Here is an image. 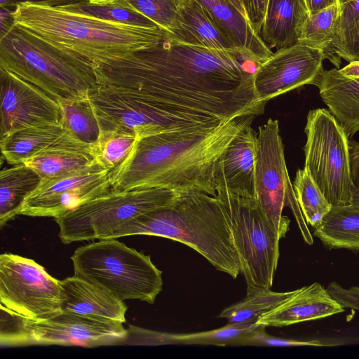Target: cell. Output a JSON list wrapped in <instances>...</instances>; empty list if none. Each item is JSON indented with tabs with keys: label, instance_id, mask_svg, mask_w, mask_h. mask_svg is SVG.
<instances>
[{
	"label": "cell",
	"instance_id": "6da1fadb",
	"mask_svg": "<svg viewBox=\"0 0 359 359\" xmlns=\"http://www.w3.org/2000/svg\"><path fill=\"white\" fill-rule=\"evenodd\" d=\"M259 66L244 49L210 48L165 32L158 45L94 68L97 84L149 105L168 132L262 114L266 102L254 87Z\"/></svg>",
	"mask_w": 359,
	"mask_h": 359
},
{
	"label": "cell",
	"instance_id": "7a4b0ae2",
	"mask_svg": "<svg viewBox=\"0 0 359 359\" xmlns=\"http://www.w3.org/2000/svg\"><path fill=\"white\" fill-rule=\"evenodd\" d=\"M256 116L242 115L214 128L139 138L127 158L111 171V189L157 187L215 196L219 160L233 139Z\"/></svg>",
	"mask_w": 359,
	"mask_h": 359
},
{
	"label": "cell",
	"instance_id": "3957f363",
	"mask_svg": "<svg viewBox=\"0 0 359 359\" xmlns=\"http://www.w3.org/2000/svg\"><path fill=\"white\" fill-rule=\"evenodd\" d=\"M11 16L16 27L86 58L94 67L152 48L165 34L158 26L104 20L30 2L16 4Z\"/></svg>",
	"mask_w": 359,
	"mask_h": 359
},
{
	"label": "cell",
	"instance_id": "277c9868",
	"mask_svg": "<svg viewBox=\"0 0 359 359\" xmlns=\"http://www.w3.org/2000/svg\"><path fill=\"white\" fill-rule=\"evenodd\" d=\"M135 235L180 242L233 278L241 273L229 220L216 195L181 191L170 205L132 219L110 238Z\"/></svg>",
	"mask_w": 359,
	"mask_h": 359
},
{
	"label": "cell",
	"instance_id": "5b68a950",
	"mask_svg": "<svg viewBox=\"0 0 359 359\" xmlns=\"http://www.w3.org/2000/svg\"><path fill=\"white\" fill-rule=\"evenodd\" d=\"M0 69L57 100L85 98L97 85L93 64L11 24L0 31Z\"/></svg>",
	"mask_w": 359,
	"mask_h": 359
},
{
	"label": "cell",
	"instance_id": "8992f818",
	"mask_svg": "<svg viewBox=\"0 0 359 359\" xmlns=\"http://www.w3.org/2000/svg\"><path fill=\"white\" fill-rule=\"evenodd\" d=\"M74 275L118 299L154 304L162 291V272L147 255L115 238L78 248L70 257Z\"/></svg>",
	"mask_w": 359,
	"mask_h": 359
},
{
	"label": "cell",
	"instance_id": "52a82bcc",
	"mask_svg": "<svg viewBox=\"0 0 359 359\" xmlns=\"http://www.w3.org/2000/svg\"><path fill=\"white\" fill-rule=\"evenodd\" d=\"M181 191L149 187L109 191L57 217L64 244L107 239L137 216L170 205Z\"/></svg>",
	"mask_w": 359,
	"mask_h": 359
},
{
	"label": "cell",
	"instance_id": "ba28073f",
	"mask_svg": "<svg viewBox=\"0 0 359 359\" xmlns=\"http://www.w3.org/2000/svg\"><path fill=\"white\" fill-rule=\"evenodd\" d=\"M216 196L227 214L247 285L271 288L282 236L271 225L255 197L226 190Z\"/></svg>",
	"mask_w": 359,
	"mask_h": 359
},
{
	"label": "cell",
	"instance_id": "9c48e42d",
	"mask_svg": "<svg viewBox=\"0 0 359 359\" xmlns=\"http://www.w3.org/2000/svg\"><path fill=\"white\" fill-rule=\"evenodd\" d=\"M304 168L332 205L351 204L349 140L329 110L311 109L304 128Z\"/></svg>",
	"mask_w": 359,
	"mask_h": 359
},
{
	"label": "cell",
	"instance_id": "30bf717a",
	"mask_svg": "<svg viewBox=\"0 0 359 359\" xmlns=\"http://www.w3.org/2000/svg\"><path fill=\"white\" fill-rule=\"evenodd\" d=\"M0 303L30 320L47 319L62 311L60 280L32 259L3 253L0 255Z\"/></svg>",
	"mask_w": 359,
	"mask_h": 359
},
{
	"label": "cell",
	"instance_id": "8fae6325",
	"mask_svg": "<svg viewBox=\"0 0 359 359\" xmlns=\"http://www.w3.org/2000/svg\"><path fill=\"white\" fill-rule=\"evenodd\" d=\"M255 188V198L264 213L282 238L285 237L290 219L282 215L283 208H290L295 218L302 217V212L287 170L278 120L269 118L258 128Z\"/></svg>",
	"mask_w": 359,
	"mask_h": 359
},
{
	"label": "cell",
	"instance_id": "7c38bea8",
	"mask_svg": "<svg viewBox=\"0 0 359 359\" xmlns=\"http://www.w3.org/2000/svg\"><path fill=\"white\" fill-rule=\"evenodd\" d=\"M20 345H79L95 347L114 344L128 334L123 323L100 320L62 311L41 320L22 316Z\"/></svg>",
	"mask_w": 359,
	"mask_h": 359
},
{
	"label": "cell",
	"instance_id": "4fadbf2b",
	"mask_svg": "<svg viewBox=\"0 0 359 359\" xmlns=\"http://www.w3.org/2000/svg\"><path fill=\"white\" fill-rule=\"evenodd\" d=\"M111 170L93 168L67 177L42 180L25 198L18 215L55 218L111 189Z\"/></svg>",
	"mask_w": 359,
	"mask_h": 359
},
{
	"label": "cell",
	"instance_id": "5bb4252c",
	"mask_svg": "<svg viewBox=\"0 0 359 359\" xmlns=\"http://www.w3.org/2000/svg\"><path fill=\"white\" fill-rule=\"evenodd\" d=\"M325 59L323 50L301 43L276 50L254 74L258 99L266 102L304 85H313L323 69Z\"/></svg>",
	"mask_w": 359,
	"mask_h": 359
},
{
	"label": "cell",
	"instance_id": "9a60e30c",
	"mask_svg": "<svg viewBox=\"0 0 359 359\" xmlns=\"http://www.w3.org/2000/svg\"><path fill=\"white\" fill-rule=\"evenodd\" d=\"M0 137L24 128L61 124L56 99L13 73L0 69Z\"/></svg>",
	"mask_w": 359,
	"mask_h": 359
},
{
	"label": "cell",
	"instance_id": "2e32d148",
	"mask_svg": "<svg viewBox=\"0 0 359 359\" xmlns=\"http://www.w3.org/2000/svg\"><path fill=\"white\" fill-rule=\"evenodd\" d=\"M313 85L348 137L359 131V60L341 69H323Z\"/></svg>",
	"mask_w": 359,
	"mask_h": 359
},
{
	"label": "cell",
	"instance_id": "e0dca14e",
	"mask_svg": "<svg viewBox=\"0 0 359 359\" xmlns=\"http://www.w3.org/2000/svg\"><path fill=\"white\" fill-rule=\"evenodd\" d=\"M250 125L240 130L219 160L215 172L216 191L255 197L257 133Z\"/></svg>",
	"mask_w": 359,
	"mask_h": 359
},
{
	"label": "cell",
	"instance_id": "ac0fdd59",
	"mask_svg": "<svg viewBox=\"0 0 359 359\" xmlns=\"http://www.w3.org/2000/svg\"><path fill=\"white\" fill-rule=\"evenodd\" d=\"M344 311V309L319 283L297 289L290 297L261 316L257 324L264 327H284L315 320Z\"/></svg>",
	"mask_w": 359,
	"mask_h": 359
},
{
	"label": "cell",
	"instance_id": "d6986e66",
	"mask_svg": "<svg viewBox=\"0 0 359 359\" xmlns=\"http://www.w3.org/2000/svg\"><path fill=\"white\" fill-rule=\"evenodd\" d=\"M60 283L62 311L100 320L126 323L127 305L106 289L74 275Z\"/></svg>",
	"mask_w": 359,
	"mask_h": 359
},
{
	"label": "cell",
	"instance_id": "ffe728a7",
	"mask_svg": "<svg viewBox=\"0 0 359 359\" xmlns=\"http://www.w3.org/2000/svg\"><path fill=\"white\" fill-rule=\"evenodd\" d=\"M23 163L34 170L42 180L60 178L95 168H104L93 147L76 140L66 132L53 147Z\"/></svg>",
	"mask_w": 359,
	"mask_h": 359
},
{
	"label": "cell",
	"instance_id": "44dd1931",
	"mask_svg": "<svg viewBox=\"0 0 359 359\" xmlns=\"http://www.w3.org/2000/svg\"><path fill=\"white\" fill-rule=\"evenodd\" d=\"M309 15L301 0H269L259 36L271 50L293 46Z\"/></svg>",
	"mask_w": 359,
	"mask_h": 359
},
{
	"label": "cell",
	"instance_id": "7402d4cb",
	"mask_svg": "<svg viewBox=\"0 0 359 359\" xmlns=\"http://www.w3.org/2000/svg\"><path fill=\"white\" fill-rule=\"evenodd\" d=\"M174 2L182 28V39L210 48H241L198 0H174Z\"/></svg>",
	"mask_w": 359,
	"mask_h": 359
},
{
	"label": "cell",
	"instance_id": "603a6c76",
	"mask_svg": "<svg viewBox=\"0 0 359 359\" xmlns=\"http://www.w3.org/2000/svg\"><path fill=\"white\" fill-rule=\"evenodd\" d=\"M232 39L261 65L273 53L261 39L249 21L229 0H198Z\"/></svg>",
	"mask_w": 359,
	"mask_h": 359
},
{
	"label": "cell",
	"instance_id": "cb8c5ba5",
	"mask_svg": "<svg viewBox=\"0 0 359 359\" xmlns=\"http://www.w3.org/2000/svg\"><path fill=\"white\" fill-rule=\"evenodd\" d=\"M65 133L62 124L36 126L15 130L1 138V155L9 164L23 163L53 147Z\"/></svg>",
	"mask_w": 359,
	"mask_h": 359
},
{
	"label": "cell",
	"instance_id": "d4e9b609",
	"mask_svg": "<svg viewBox=\"0 0 359 359\" xmlns=\"http://www.w3.org/2000/svg\"><path fill=\"white\" fill-rule=\"evenodd\" d=\"M313 235L328 249L359 250V208L353 204L332 205Z\"/></svg>",
	"mask_w": 359,
	"mask_h": 359
},
{
	"label": "cell",
	"instance_id": "484cf974",
	"mask_svg": "<svg viewBox=\"0 0 359 359\" xmlns=\"http://www.w3.org/2000/svg\"><path fill=\"white\" fill-rule=\"evenodd\" d=\"M42 178L25 163L14 165L0 172V226L15 215L25 198L41 183Z\"/></svg>",
	"mask_w": 359,
	"mask_h": 359
},
{
	"label": "cell",
	"instance_id": "4316f807",
	"mask_svg": "<svg viewBox=\"0 0 359 359\" xmlns=\"http://www.w3.org/2000/svg\"><path fill=\"white\" fill-rule=\"evenodd\" d=\"M61 109V124L76 140L95 149L102 135L98 118L88 97L57 100Z\"/></svg>",
	"mask_w": 359,
	"mask_h": 359
},
{
	"label": "cell",
	"instance_id": "83f0119b",
	"mask_svg": "<svg viewBox=\"0 0 359 359\" xmlns=\"http://www.w3.org/2000/svg\"><path fill=\"white\" fill-rule=\"evenodd\" d=\"M295 292L296 290L273 292L270 288L247 285L245 297L225 308L218 316L226 318L228 323H257L261 316L274 309Z\"/></svg>",
	"mask_w": 359,
	"mask_h": 359
},
{
	"label": "cell",
	"instance_id": "f1b7e54d",
	"mask_svg": "<svg viewBox=\"0 0 359 359\" xmlns=\"http://www.w3.org/2000/svg\"><path fill=\"white\" fill-rule=\"evenodd\" d=\"M260 326L256 322L228 323L205 332L172 334L159 332V344H200L216 346H243L246 336Z\"/></svg>",
	"mask_w": 359,
	"mask_h": 359
},
{
	"label": "cell",
	"instance_id": "f546056e",
	"mask_svg": "<svg viewBox=\"0 0 359 359\" xmlns=\"http://www.w3.org/2000/svg\"><path fill=\"white\" fill-rule=\"evenodd\" d=\"M340 12L338 0L334 4L309 15L302 27L298 43L323 50L325 59L330 61L332 45Z\"/></svg>",
	"mask_w": 359,
	"mask_h": 359
},
{
	"label": "cell",
	"instance_id": "4dcf8cb0",
	"mask_svg": "<svg viewBox=\"0 0 359 359\" xmlns=\"http://www.w3.org/2000/svg\"><path fill=\"white\" fill-rule=\"evenodd\" d=\"M292 186L306 223L316 227L332 205L305 168L297 170Z\"/></svg>",
	"mask_w": 359,
	"mask_h": 359
},
{
	"label": "cell",
	"instance_id": "1f68e13d",
	"mask_svg": "<svg viewBox=\"0 0 359 359\" xmlns=\"http://www.w3.org/2000/svg\"><path fill=\"white\" fill-rule=\"evenodd\" d=\"M116 6L142 14L164 32L182 38L174 0H123Z\"/></svg>",
	"mask_w": 359,
	"mask_h": 359
},
{
	"label": "cell",
	"instance_id": "d6a6232c",
	"mask_svg": "<svg viewBox=\"0 0 359 359\" xmlns=\"http://www.w3.org/2000/svg\"><path fill=\"white\" fill-rule=\"evenodd\" d=\"M137 140L135 135L128 133H102L94 149L99 162L104 168L113 171L127 158Z\"/></svg>",
	"mask_w": 359,
	"mask_h": 359
},
{
	"label": "cell",
	"instance_id": "836d02e7",
	"mask_svg": "<svg viewBox=\"0 0 359 359\" xmlns=\"http://www.w3.org/2000/svg\"><path fill=\"white\" fill-rule=\"evenodd\" d=\"M57 8L104 20L146 27L157 26L150 19L137 12L116 6L95 5L87 0Z\"/></svg>",
	"mask_w": 359,
	"mask_h": 359
},
{
	"label": "cell",
	"instance_id": "e575fe53",
	"mask_svg": "<svg viewBox=\"0 0 359 359\" xmlns=\"http://www.w3.org/2000/svg\"><path fill=\"white\" fill-rule=\"evenodd\" d=\"M340 16L334 39L332 45L330 62L339 67L341 61L335 56V50L342 44L359 22V0H339Z\"/></svg>",
	"mask_w": 359,
	"mask_h": 359
},
{
	"label": "cell",
	"instance_id": "d590c367",
	"mask_svg": "<svg viewBox=\"0 0 359 359\" xmlns=\"http://www.w3.org/2000/svg\"><path fill=\"white\" fill-rule=\"evenodd\" d=\"M265 327L260 326L245 337L243 346H330L334 344H323L318 340L302 341L274 337L265 332Z\"/></svg>",
	"mask_w": 359,
	"mask_h": 359
},
{
	"label": "cell",
	"instance_id": "8d00e7d4",
	"mask_svg": "<svg viewBox=\"0 0 359 359\" xmlns=\"http://www.w3.org/2000/svg\"><path fill=\"white\" fill-rule=\"evenodd\" d=\"M330 294L344 308L359 311V286L343 287L332 281L326 287Z\"/></svg>",
	"mask_w": 359,
	"mask_h": 359
},
{
	"label": "cell",
	"instance_id": "74e56055",
	"mask_svg": "<svg viewBox=\"0 0 359 359\" xmlns=\"http://www.w3.org/2000/svg\"><path fill=\"white\" fill-rule=\"evenodd\" d=\"M335 56L348 62L359 60V22L342 44L335 50Z\"/></svg>",
	"mask_w": 359,
	"mask_h": 359
},
{
	"label": "cell",
	"instance_id": "f35d334b",
	"mask_svg": "<svg viewBox=\"0 0 359 359\" xmlns=\"http://www.w3.org/2000/svg\"><path fill=\"white\" fill-rule=\"evenodd\" d=\"M269 1V0H244V4L250 23L259 36L264 20Z\"/></svg>",
	"mask_w": 359,
	"mask_h": 359
},
{
	"label": "cell",
	"instance_id": "ab89813d",
	"mask_svg": "<svg viewBox=\"0 0 359 359\" xmlns=\"http://www.w3.org/2000/svg\"><path fill=\"white\" fill-rule=\"evenodd\" d=\"M80 1L82 0H0V6L1 8H14L19 3L30 2L53 7H60Z\"/></svg>",
	"mask_w": 359,
	"mask_h": 359
},
{
	"label": "cell",
	"instance_id": "60d3db41",
	"mask_svg": "<svg viewBox=\"0 0 359 359\" xmlns=\"http://www.w3.org/2000/svg\"><path fill=\"white\" fill-rule=\"evenodd\" d=\"M349 151L353 183L359 189V142L349 140Z\"/></svg>",
	"mask_w": 359,
	"mask_h": 359
},
{
	"label": "cell",
	"instance_id": "b9f144b4",
	"mask_svg": "<svg viewBox=\"0 0 359 359\" xmlns=\"http://www.w3.org/2000/svg\"><path fill=\"white\" fill-rule=\"evenodd\" d=\"M337 1H338V0H311L310 15L329 6Z\"/></svg>",
	"mask_w": 359,
	"mask_h": 359
},
{
	"label": "cell",
	"instance_id": "7bdbcfd3",
	"mask_svg": "<svg viewBox=\"0 0 359 359\" xmlns=\"http://www.w3.org/2000/svg\"><path fill=\"white\" fill-rule=\"evenodd\" d=\"M238 11L249 21V18L245 10L244 0H229ZM250 22V21H249Z\"/></svg>",
	"mask_w": 359,
	"mask_h": 359
},
{
	"label": "cell",
	"instance_id": "ee69618b",
	"mask_svg": "<svg viewBox=\"0 0 359 359\" xmlns=\"http://www.w3.org/2000/svg\"><path fill=\"white\" fill-rule=\"evenodd\" d=\"M89 3L99 6H116L123 0H87Z\"/></svg>",
	"mask_w": 359,
	"mask_h": 359
},
{
	"label": "cell",
	"instance_id": "f6af8a7d",
	"mask_svg": "<svg viewBox=\"0 0 359 359\" xmlns=\"http://www.w3.org/2000/svg\"><path fill=\"white\" fill-rule=\"evenodd\" d=\"M351 204L359 208V189H357L355 187L352 189Z\"/></svg>",
	"mask_w": 359,
	"mask_h": 359
},
{
	"label": "cell",
	"instance_id": "bcb514c9",
	"mask_svg": "<svg viewBox=\"0 0 359 359\" xmlns=\"http://www.w3.org/2000/svg\"><path fill=\"white\" fill-rule=\"evenodd\" d=\"M304 6H305L306 9L309 12V14L310 15V1L311 0H301Z\"/></svg>",
	"mask_w": 359,
	"mask_h": 359
}]
</instances>
